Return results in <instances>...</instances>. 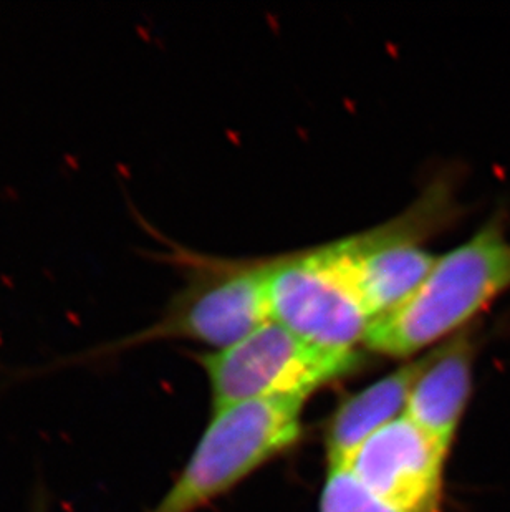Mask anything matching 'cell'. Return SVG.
I'll return each instance as SVG.
<instances>
[{
    "instance_id": "cell-3",
    "label": "cell",
    "mask_w": 510,
    "mask_h": 512,
    "mask_svg": "<svg viewBox=\"0 0 510 512\" xmlns=\"http://www.w3.org/2000/svg\"><path fill=\"white\" fill-rule=\"evenodd\" d=\"M304 405L270 398L214 410L188 463L150 512H196L236 488L299 441Z\"/></svg>"
},
{
    "instance_id": "cell-2",
    "label": "cell",
    "mask_w": 510,
    "mask_h": 512,
    "mask_svg": "<svg viewBox=\"0 0 510 512\" xmlns=\"http://www.w3.org/2000/svg\"><path fill=\"white\" fill-rule=\"evenodd\" d=\"M159 259L183 272L184 285L146 329L90 348L75 360H98L159 340H191L216 350L232 347L270 320L272 259H221L169 242Z\"/></svg>"
},
{
    "instance_id": "cell-10",
    "label": "cell",
    "mask_w": 510,
    "mask_h": 512,
    "mask_svg": "<svg viewBox=\"0 0 510 512\" xmlns=\"http://www.w3.org/2000/svg\"><path fill=\"white\" fill-rule=\"evenodd\" d=\"M320 512H405L373 493L348 466H328Z\"/></svg>"
},
{
    "instance_id": "cell-7",
    "label": "cell",
    "mask_w": 510,
    "mask_h": 512,
    "mask_svg": "<svg viewBox=\"0 0 510 512\" xmlns=\"http://www.w3.org/2000/svg\"><path fill=\"white\" fill-rule=\"evenodd\" d=\"M449 446L405 415L361 446L348 468L373 493L405 512H443Z\"/></svg>"
},
{
    "instance_id": "cell-8",
    "label": "cell",
    "mask_w": 510,
    "mask_h": 512,
    "mask_svg": "<svg viewBox=\"0 0 510 512\" xmlns=\"http://www.w3.org/2000/svg\"><path fill=\"white\" fill-rule=\"evenodd\" d=\"M477 322L421 357L405 416L444 445L453 446L471 400Z\"/></svg>"
},
{
    "instance_id": "cell-4",
    "label": "cell",
    "mask_w": 510,
    "mask_h": 512,
    "mask_svg": "<svg viewBox=\"0 0 510 512\" xmlns=\"http://www.w3.org/2000/svg\"><path fill=\"white\" fill-rule=\"evenodd\" d=\"M461 214L456 183L441 174L400 216L337 241L373 322L416 294L438 261L423 242L456 223Z\"/></svg>"
},
{
    "instance_id": "cell-1",
    "label": "cell",
    "mask_w": 510,
    "mask_h": 512,
    "mask_svg": "<svg viewBox=\"0 0 510 512\" xmlns=\"http://www.w3.org/2000/svg\"><path fill=\"white\" fill-rule=\"evenodd\" d=\"M509 290L507 213L496 211L466 242L438 256L403 307L371 324L366 348L385 357H414L476 324Z\"/></svg>"
},
{
    "instance_id": "cell-5",
    "label": "cell",
    "mask_w": 510,
    "mask_h": 512,
    "mask_svg": "<svg viewBox=\"0 0 510 512\" xmlns=\"http://www.w3.org/2000/svg\"><path fill=\"white\" fill-rule=\"evenodd\" d=\"M211 385L212 406L221 410L244 401L300 398L361 367L358 350L338 352L315 347L290 330L267 324L224 350L198 355Z\"/></svg>"
},
{
    "instance_id": "cell-9",
    "label": "cell",
    "mask_w": 510,
    "mask_h": 512,
    "mask_svg": "<svg viewBox=\"0 0 510 512\" xmlns=\"http://www.w3.org/2000/svg\"><path fill=\"white\" fill-rule=\"evenodd\" d=\"M419 367L421 358L411 360L338 405L325 431L328 466H348L371 436L405 415Z\"/></svg>"
},
{
    "instance_id": "cell-6",
    "label": "cell",
    "mask_w": 510,
    "mask_h": 512,
    "mask_svg": "<svg viewBox=\"0 0 510 512\" xmlns=\"http://www.w3.org/2000/svg\"><path fill=\"white\" fill-rule=\"evenodd\" d=\"M270 320L315 347L353 352L371 320L337 241L272 257Z\"/></svg>"
}]
</instances>
